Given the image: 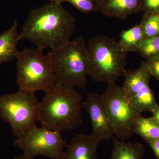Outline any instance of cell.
Listing matches in <instances>:
<instances>
[{
    "label": "cell",
    "mask_w": 159,
    "mask_h": 159,
    "mask_svg": "<svg viewBox=\"0 0 159 159\" xmlns=\"http://www.w3.org/2000/svg\"><path fill=\"white\" fill-rule=\"evenodd\" d=\"M145 39L144 32L140 24L122 31L118 43L120 48L125 53L138 52L140 44Z\"/></svg>",
    "instance_id": "15"
},
{
    "label": "cell",
    "mask_w": 159,
    "mask_h": 159,
    "mask_svg": "<svg viewBox=\"0 0 159 159\" xmlns=\"http://www.w3.org/2000/svg\"><path fill=\"white\" fill-rule=\"evenodd\" d=\"M98 11L107 17L125 20L142 12V0H95Z\"/></svg>",
    "instance_id": "11"
},
{
    "label": "cell",
    "mask_w": 159,
    "mask_h": 159,
    "mask_svg": "<svg viewBox=\"0 0 159 159\" xmlns=\"http://www.w3.org/2000/svg\"><path fill=\"white\" fill-rule=\"evenodd\" d=\"M16 84L20 90L46 92L57 81L50 57L38 48L19 51L16 58Z\"/></svg>",
    "instance_id": "5"
},
{
    "label": "cell",
    "mask_w": 159,
    "mask_h": 159,
    "mask_svg": "<svg viewBox=\"0 0 159 159\" xmlns=\"http://www.w3.org/2000/svg\"><path fill=\"white\" fill-rule=\"evenodd\" d=\"M70 3L80 11L84 13L98 11L95 0H61Z\"/></svg>",
    "instance_id": "19"
},
{
    "label": "cell",
    "mask_w": 159,
    "mask_h": 159,
    "mask_svg": "<svg viewBox=\"0 0 159 159\" xmlns=\"http://www.w3.org/2000/svg\"><path fill=\"white\" fill-rule=\"evenodd\" d=\"M102 96L115 135L123 141L132 136L135 123L142 113L126 102L122 87L116 83L109 84Z\"/></svg>",
    "instance_id": "8"
},
{
    "label": "cell",
    "mask_w": 159,
    "mask_h": 159,
    "mask_svg": "<svg viewBox=\"0 0 159 159\" xmlns=\"http://www.w3.org/2000/svg\"><path fill=\"white\" fill-rule=\"evenodd\" d=\"M153 114V116H152V117H153L154 119H155L156 121L159 124V106L158 107L156 110L155 111Z\"/></svg>",
    "instance_id": "23"
},
{
    "label": "cell",
    "mask_w": 159,
    "mask_h": 159,
    "mask_svg": "<svg viewBox=\"0 0 159 159\" xmlns=\"http://www.w3.org/2000/svg\"><path fill=\"white\" fill-rule=\"evenodd\" d=\"M51 2H58L61 3L62 2L61 0H49Z\"/></svg>",
    "instance_id": "25"
},
{
    "label": "cell",
    "mask_w": 159,
    "mask_h": 159,
    "mask_svg": "<svg viewBox=\"0 0 159 159\" xmlns=\"http://www.w3.org/2000/svg\"><path fill=\"white\" fill-rule=\"evenodd\" d=\"M50 57L57 81L72 87L84 88L88 76L87 43L83 36L70 40L65 45L51 50Z\"/></svg>",
    "instance_id": "4"
},
{
    "label": "cell",
    "mask_w": 159,
    "mask_h": 159,
    "mask_svg": "<svg viewBox=\"0 0 159 159\" xmlns=\"http://www.w3.org/2000/svg\"><path fill=\"white\" fill-rule=\"evenodd\" d=\"M82 107L90 118L92 130L90 134L99 142L113 139V127L102 95L93 93L89 94Z\"/></svg>",
    "instance_id": "10"
},
{
    "label": "cell",
    "mask_w": 159,
    "mask_h": 159,
    "mask_svg": "<svg viewBox=\"0 0 159 159\" xmlns=\"http://www.w3.org/2000/svg\"><path fill=\"white\" fill-rule=\"evenodd\" d=\"M100 143L91 134H77L68 144L62 159H98L97 149Z\"/></svg>",
    "instance_id": "12"
},
{
    "label": "cell",
    "mask_w": 159,
    "mask_h": 159,
    "mask_svg": "<svg viewBox=\"0 0 159 159\" xmlns=\"http://www.w3.org/2000/svg\"><path fill=\"white\" fill-rule=\"evenodd\" d=\"M14 159H34L29 158V157L26 156L25 155L23 154V155L20 156L16 157Z\"/></svg>",
    "instance_id": "24"
},
{
    "label": "cell",
    "mask_w": 159,
    "mask_h": 159,
    "mask_svg": "<svg viewBox=\"0 0 159 159\" xmlns=\"http://www.w3.org/2000/svg\"><path fill=\"white\" fill-rule=\"evenodd\" d=\"M111 159H143L145 156L144 146L139 142L131 143L113 139Z\"/></svg>",
    "instance_id": "14"
},
{
    "label": "cell",
    "mask_w": 159,
    "mask_h": 159,
    "mask_svg": "<svg viewBox=\"0 0 159 159\" xmlns=\"http://www.w3.org/2000/svg\"><path fill=\"white\" fill-rule=\"evenodd\" d=\"M133 131L148 144L159 139V124L152 116H140L135 123Z\"/></svg>",
    "instance_id": "16"
},
{
    "label": "cell",
    "mask_w": 159,
    "mask_h": 159,
    "mask_svg": "<svg viewBox=\"0 0 159 159\" xmlns=\"http://www.w3.org/2000/svg\"><path fill=\"white\" fill-rule=\"evenodd\" d=\"M122 89L126 102L132 108L141 113L153 102L154 96L149 87L151 77L144 62L139 68L126 71Z\"/></svg>",
    "instance_id": "9"
},
{
    "label": "cell",
    "mask_w": 159,
    "mask_h": 159,
    "mask_svg": "<svg viewBox=\"0 0 159 159\" xmlns=\"http://www.w3.org/2000/svg\"><path fill=\"white\" fill-rule=\"evenodd\" d=\"M39 102L38 121L43 127L61 132L82 124V100L74 88L57 82Z\"/></svg>",
    "instance_id": "2"
},
{
    "label": "cell",
    "mask_w": 159,
    "mask_h": 159,
    "mask_svg": "<svg viewBox=\"0 0 159 159\" xmlns=\"http://www.w3.org/2000/svg\"><path fill=\"white\" fill-rule=\"evenodd\" d=\"M17 28V21L15 20L8 30L0 34V65L11 61L17 57L20 41Z\"/></svg>",
    "instance_id": "13"
},
{
    "label": "cell",
    "mask_w": 159,
    "mask_h": 159,
    "mask_svg": "<svg viewBox=\"0 0 159 159\" xmlns=\"http://www.w3.org/2000/svg\"><path fill=\"white\" fill-rule=\"evenodd\" d=\"M149 145L157 158L159 159V139L150 142Z\"/></svg>",
    "instance_id": "22"
},
{
    "label": "cell",
    "mask_w": 159,
    "mask_h": 159,
    "mask_svg": "<svg viewBox=\"0 0 159 159\" xmlns=\"http://www.w3.org/2000/svg\"><path fill=\"white\" fill-rule=\"evenodd\" d=\"M140 25L145 39L159 34V13H144Z\"/></svg>",
    "instance_id": "17"
},
{
    "label": "cell",
    "mask_w": 159,
    "mask_h": 159,
    "mask_svg": "<svg viewBox=\"0 0 159 159\" xmlns=\"http://www.w3.org/2000/svg\"><path fill=\"white\" fill-rule=\"evenodd\" d=\"M138 52L146 59L159 55V34L143 40Z\"/></svg>",
    "instance_id": "18"
},
{
    "label": "cell",
    "mask_w": 159,
    "mask_h": 159,
    "mask_svg": "<svg viewBox=\"0 0 159 159\" xmlns=\"http://www.w3.org/2000/svg\"><path fill=\"white\" fill-rule=\"evenodd\" d=\"M16 138L14 146L32 159L42 155L51 159H62L64 149L68 145L60 132L36 125Z\"/></svg>",
    "instance_id": "7"
},
{
    "label": "cell",
    "mask_w": 159,
    "mask_h": 159,
    "mask_svg": "<svg viewBox=\"0 0 159 159\" xmlns=\"http://www.w3.org/2000/svg\"><path fill=\"white\" fill-rule=\"evenodd\" d=\"M142 8L144 13H159V0H142Z\"/></svg>",
    "instance_id": "21"
},
{
    "label": "cell",
    "mask_w": 159,
    "mask_h": 159,
    "mask_svg": "<svg viewBox=\"0 0 159 159\" xmlns=\"http://www.w3.org/2000/svg\"><path fill=\"white\" fill-rule=\"evenodd\" d=\"M39 102L33 93L20 90L0 95V117L9 123L15 137L36 125Z\"/></svg>",
    "instance_id": "6"
},
{
    "label": "cell",
    "mask_w": 159,
    "mask_h": 159,
    "mask_svg": "<svg viewBox=\"0 0 159 159\" xmlns=\"http://www.w3.org/2000/svg\"><path fill=\"white\" fill-rule=\"evenodd\" d=\"M87 51L88 73L93 81L109 84L124 76L127 53L114 39L104 35L93 38L87 43Z\"/></svg>",
    "instance_id": "3"
},
{
    "label": "cell",
    "mask_w": 159,
    "mask_h": 159,
    "mask_svg": "<svg viewBox=\"0 0 159 159\" xmlns=\"http://www.w3.org/2000/svg\"><path fill=\"white\" fill-rule=\"evenodd\" d=\"M144 62L151 76L159 80V55L150 57Z\"/></svg>",
    "instance_id": "20"
},
{
    "label": "cell",
    "mask_w": 159,
    "mask_h": 159,
    "mask_svg": "<svg viewBox=\"0 0 159 159\" xmlns=\"http://www.w3.org/2000/svg\"><path fill=\"white\" fill-rule=\"evenodd\" d=\"M76 29V20L61 3H47L30 10L19 37L43 51L65 45Z\"/></svg>",
    "instance_id": "1"
}]
</instances>
